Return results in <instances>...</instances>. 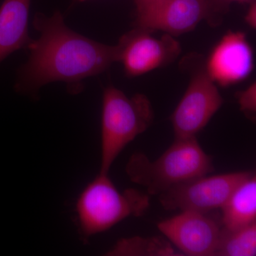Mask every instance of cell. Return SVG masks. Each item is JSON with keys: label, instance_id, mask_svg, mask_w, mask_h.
I'll use <instances>...</instances> for the list:
<instances>
[{"label": "cell", "instance_id": "1", "mask_svg": "<svg viewBox=\"0 0 256 256\" xmlns=\"http://www.w3.org/2000/svg\"><path fill=\"white\" fill-rule=\"evenodd\" d=\"M33 26L40 36L28 47L30 56L20 70L18 92L35 94L56 82L67 84L69 92H80L84 79L102 73L118 62L117 46L74 32L65 24L60 12L50 16L37 13Z\"/></svg>", "mask_w": 256, "mask_h": 256}, {"label": "cell", "instance_id": "2", "mask_svg": "<svg viewBox=\"0 0 256 256\" xmlns=\"http://www.w3.org/2000/svg\"><path fill=\"white\" fill-rule=\"evenodd\" d=\"M126 170L131 182L143 186L150 196H158L178 184L210 174L214 166L195 136L174 139L154 161L144 153H134Z\"/></svg>", "mask_w": 256, "mask_h": 256}, {"label": "cell", "instance_id": "3", "mask_svg": "<svg viewBox=\"0 0 256 256\" xmlns=\"http://www.w3.org/2000/svg\"><path fill=\"white\" fill-rule=\"evenodd\" d=\"M154 120L150 100L144 94L128 97L114 86L104 90L101 122L100 173L108 174L124 148L146 132Z\"/></svg>", "mask_w": 256, "mask_h": 256}, {"label": "cell", "instance_id": "4", "mask_svg": "<svg viewBox=\"0 0 256 256\" xmlns=\"http://www.w3.org/2000/svg\"><path fill=\"white\" fill-rule=\"evenodd\" d=\"M150 195L136 188L120 192L108 178L99 174L82 191L76 204L82 236L89 238L108 230L129 216L144 215Z\"/></svg>", "mask_w": 256, "mask_h": 256}, {"label": "cell", "instance_id": "5", "mask_svg": "<svg viewBox=\"0 0 256 256\" xmlns=\"http://www.w3.org/2000/svg\"><path fill=\"white\" fill-rule=\"evenodd\" d=\"M188 89L171 116L174 139L195 137L206 127L224 104L216 82L207 72L204 60L194 57Z\"/></svg>", "mask_w": 256, "mask_h": 256}, {"label": "cell", "instance_id": "6", "mask_svg": "<svg viewBox=\"0 0 256 256\" xmlns=\"http://www.w3.org/2000/svg\"><path fill=\"white\" fill-rule=\"evenodd\" d=\"M252 173L237 172L192 178L158 195L160 204L168 210L206 214L222 208L239 184Z\"/></svg>", "mask_w": 256, "mask_h": 256}, {"label": "cell", "instance_id": "7", "mask_svg": "<svg viewBox=\"0 0 256 256\" xmlns=\"http://www.w3.org/2000/svg\"><path fill=\"white\" fill-rule=\"evenodd\" d=\"M118 62L129 77L139 76L164 66L181 53L180 42L166 34L156 38L151 32L137 28L126 34L118 44Z\"/></svg>", "mask_w": 256, "mask_h": 256}, {"label": "cell", "instance_id": "8", "mask_svg": "<svg viewBox=\"0 0 256 256\" xmlns=\"http://www.w3.org/2000/svg\"><path fill=\"white\" fill-rule=\"evenodd\" d=\"M158 228L184 256H213L222 230L206 214L190 210L161 220Z\"/></svg>", "mask_w": 256, "mask_h": 256}, {"label": "cell", "instance_id": "9", "mask_svg": "<svg viewBox=\"0 0 256 256\" xmlns=\"http://www.w3.org/2000/svg\"><path fill=\"white\" fill-rule=\"evenodd\" d=\"M204 20L214 24L216 22L206 0H163L137 13L136 23L137 28L172 36L192 31Z\"/></svg>", "mask_w": 256, "mask_h": 256}, {"label": "cell", "instance_id": "10", "mask_svg": "<svg viewBox=\"0 0 256 256\" xmlns=\"http://www.w3.org/2000/svg\"><path fill=\"white\" fill-rule=\"evenodd\" d=\"M210 78L222 86H228L246 78L254 68V54L242 32L224 35L205 62Z\"/></svg>", "mask_w": 256, "mask_h": 256}, {"label": "cell", "instance_id": "11", "mask_svg": "<svg viewBox=\"0 0 256 256\" xmlns=\"http://www.w3.org/2000/svg\"><path fill=\"white\" fill-rule=\"evenodd\" d=\"M31 0H4L0 6V62L13 52L28 46Z\"/></svg>", "mask_w": 256, "mask_h": 256}, {"label": "cell", "instance_id": "12", "mask_svg": "<svg viewBox=\"0 0 256 256\" xmlns=\"http://www.w3.org/2000/svg\"><path fill=\"white\" fill-rule=\"evenodd\" d=\"M220 210L224 228L237 230L256 223V174L252 172L239 184Z\"/></svg>", "mask_w": 256, "mask_h": 256}, {"label": "cell", "instance_id": "13", "mask_svg": "<svg viewBox=\"0 0 256 256\" xmlns=\"http://www.w3.org/2000/svg\"><path fill=\"white\" fill-rule=\"evenodd\" d=\"M111 256H184L164 237L134 236L122 238L108 252Z\"/></svg>", "mask_w": 256, "mask_h": 256}, {"label": "cell", "instance_id": "14", "mask_svg": "<svg viewBox=\"0 0 256 256\" xmlns=\"http://www.w3.org/2000/svg\"><path fill=\"white\" fill-rule=\"evenodd\" d=\"M256 222L244 228H222L213 256H255Z\"/></svg>", "mask_w": 256, "mask_h": 256}, {"label": "cell", "instance_id": "15", "mask_svg": "<svg viewBox=\"0 0 256 256\" xmlns=\"http://www.w3.org/2000/svg\"><path fill=\"white\" fill-rule=\"evenodd\" d=\"M237 100L240 106V110L244 114L254 121L256 120V84L252 82L246 90L236 94Z\"/></svg>", "mask_w": 256, "mask_h": 256}, {"label": "cell", "instance_id": "16", "mask_svg": "<svg viewBox=\"0 0 256 256\" xmlns=\"http://www.w3.org/2000/svg\"><path fill=\"white\" fill-rule=\"evenodd\" d=\"M254 1L256 0H206L215 18L217 14L225 13L232 3H249L250 4Z\"/></svg>", "mask_w": 256, "mask_h": 256}, {"label": "cell", "instance_id": "17", "mask_svg": "<svg viewBox=\"0 0 256 256\" xmlns=\"http://www.w3.org/2000/svg\"><path fill=\"white\" fill-rule=\"evenodd\" d=\"M245 21L250 28H256V1L250 3V6L245 16Z\"/></svg>", "mask_w": 256, "mask_h": 256}, {"label": "cell", "instance_id": "18", "mask_svg": "<svg viewBox=\"0 0 256 256\" xmlns=\"http://www.w3.org/2000/svg\"><path fill=\"white\" fill-rule=\"evenodd\" d=\"M163 0H134L137 8V13L142 12L159 4Z\"/></svg>", "mask_w": 256, "mask_h": 256}, {"label": "cell", "instance_id": "19", "mask_svg": "<svg viewBox=\"0 0 256 256\" xmlns=\"http://www.w3.org/2000/svg\"><path fill=\"white\" fill-rule=\"evenodd\" d=\"M78 1L84 2V1H86V0H78Z\"/></svg>", "mask_w": 256, "mask_h": 256}]
</instances>
